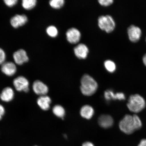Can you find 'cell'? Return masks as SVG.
<instances>
[{
	"label": "cell",
	"instance_id": "1",
	"mask_svg": "<svg viewBox=\"0 0 146 146\" xmlns=\"http://www.w3.org/2000/svg\"><path fill=\"white\" fill-rule=\"evenodd\" d=\"M98 88V83L90 76L86 74L82 77L80 89L84 95L92 96L96 92Z\"/></svg>",
	"mask_w": 146,
	"mask_h": 146
},
{
	"label": "cell",
	"instance_id": "2",
	"mask_svg": "<svg viewBox=\"0 0 146 146\" xmlns=\"http://www.w3.org/2000/svg\"><path fill=\"white\" fill-rule=\"evenodd\" d=\"M127 106L131 112L137 113L143 110L146 106L145 100L139 94L131 95L129 98Z\"/></svg>",
	"mask_w": 146,
	"mask_h": 146
},
{
	"label": "cell",
	"instance_id": "3",
	"mask_svg": "<svg viewBox=\"0 0 146 146\" xmlns=\"http://www.w3.org/2000/svg\"><path fill=\"white\" fill-rule=\"evenodd\" d=\"M119 127L122 132L128 135L132 134L136 131L133 115H126L120 121Z\"/></svg>",
	"mask_w": 146,
	"mask_h": 146
},
{
	"label": "cell",
	"instance_id": "4",
	"mask_svg": "<svg viewBox=\"0 0 146 146\" xmlns=\"http://www.w3.org/2000/svg\"><path fill=\"white\" fill-rule=\"evenodd\" d=\"M98 25L102 30L109 33L114 30L115 24L112 17L107 15L100 16L98 19Z\"/></svg>",
	"mask_w": 146,
	"mask_h": 146
},
{
	"label": "cell",
	"instance_id": "5",
	"mask_svg": "<svg viewBox=\"0 0 146 146\" xmlns=\"http://www.w3.org/2000/svg\"><path fill=\"white\" fill-rule=\"evenodd\" d=\"M29 82L26 78L19 76L15 79L13 85L16 90L19 91H23L28 92L29 91Z\"/></svg>",
	"mask_w": 146,
	"mask_h": 146
},
{
	"label": "cell",
	"instance_id": "6",
	"mask_svg": "<svg viewBox=\"0 0 146 146\" xmlns=\"http://www.w3.org/2000/svg\"><path fill=\"white\" fill-rule=\"evenodd\" d=\"M129 39L134 42L139 40L141 35V31L139 27L131 25L127 29Z\"/></svg>",
	"mask_w": 146,
	"mask_h": 146
},
{
	"label": "cell",
	"instance_id": "7",
	"mask_svg": "<svg viewBox=\"0 0 146 146\" xmlns=\"http://www.w3.org/2000/svg\"><path fill=\"white\" fill-rule=\"evenodd\" d=\"M67 40L72 44H76L79 41L81 34L79 30L75 28L69 29L66 33Z\"/></svg>",
	"mask_w": 146,
	"mask_h": 146
},
{
	"label": "cell",
	"instance_id": "8",
	"mask_svg": "<svg viewBox=\"0 0 146 146\" xmlns=\"http://www.w3.org/2000/svg\"><path fill=\"white\" fill-rule=\"evenodd\" d=\"M13 57L15 62L19 65L27 62L29 60L26 51L23 49H20L15 52Z\"/></svg>",
	"mask_w": 146,
	"mask_h": 146
},
{
	"label": "cell",
	"instance_id": "9",
	"mask_svg": "<svg viewBox=\"0 0 146 146\" xmlns=\"http://www.w3.org/2000/svg\"><path fill=\"white\" fill-rule=\"evenodd\" d=\"M33 88L36 94L40 96L46 95L48 91V88L47 86L39 80L34 82Z\"/></svg>",
	"mask_w": 146,
	"mask_h": 146
},
{
	"label": "cell",
	"instance_id": "10",
	"mask_svg": "<svg viewBox=\"0 0 146 146\" xmlns=\"http://www.w3.org/2000/svg\"><path fill=\"white\" fill-rule=\"evenodd\" d=\"M27 20V16L25 15H16L11 19V24L14 28H17L25 25Z\"/></svg>",
	"mask_w": 146,
	"mask_h": 146
},
{
	"label": "cell",
	"instance_id": "11",
	"mask_svg": "<svg viewBox=\"0 0 146 146\" xmlns=\"http://www.w3.org/2000/svg\"><path fill=\"white\" fill-rule=\"evenodd\" d=\"M74 52L77 57L81 59H84L87 57L89 52L88 48L83 44H80L75 47Z\"/></svg>",
	"mask_w": 146,
	"mask_h": 146
},
{
	"label": "cell",
	"instance_id": "12",
	"mask_svg": "<svg viewBox=\"0 0 146 146\" xmlns=\"http://www.w3.org/2000/svg\"><path fill=\"white\" fill-rule=\"evenodd\" d=\"M1 70L6 75L12 76L15 74L17 68L15 65L12 62H7L2 65Z\"/></svg>",
	"mask_w": 146,
	"mask_h": 146
},
{
	"label": "cell",
	"instance_id": "13",
	"mask_svg": "<svg viewBox=\"0 0 146 146\" xmlns=\"http://www.w3.org/2000/svg\"><path fill=\"white\" fill-rule=\"evenodd\" d=\"M114 121L112 117L108 115H102L98 119V123L100 127L107 129L111 127Z\"/></svg>",
	"mask_w": 146,
	"mask_h": 146
},
{
	"label": "cell",
	"instance_id": "14",
	"mask_svg": "<svg viewBox=\"0 0 146 146\" xmlns=\"http://www.w3.org/2000/svg\"><path fill=\"white\" fill-rule=\"evenodd\" d=\"M104 96L105 99L108 100H121L125 99V95L123 93L119 92L115 94L111 90H107L105 91Z\"/></svg>",
	"mask_w": 146,
	"mask_h": 146
},
{
	"label": "cell",
	"instance_id": "15",
	"mask_svg": "<svg viewBox=\"0 0 146 146\" xmlns=\"http://www.w3.org/2000/svg\"><path fill=\"white\" fill-rule=\"evenodd\" d=\"M14 92L12 88L10 87L5 88L3 89L0 95V98L3 101L9 102L13 99Z\"/></svg>",
	"mask_w": 146,
	"mask_h": 146
},
{
	"label": "cell",
	"instance_id": "16",
	"mask_svg": "<svg viewBox=\"0 0 146 146\" xmlns=\"http://www.w3.org/2000/svg\"><path fill=\"white\" fill-rule=\"evenodd\" d=\"M37 103L41 109L44 110H47L50 108L51 100L48 96H41L38 98Z\"/></svg>",
	"mask_w": 146,
	"mask_h": 146
},
{
	"label": "cell",
	"instance_id": "17",
	"mask_svg": "<svg viewBox=\"0 0 146 146\" xmlns=\"http://www.w3.org/2000/svg\"><path fill=\"white\" fill-rule=\"evenodd\" d=\"M94 113V109L89 105H85L82 107L80 110V114L82 117L89 119L92 117Z\"/></svg>",
	"mask_w": 146,
	"mask_h": 146
},
{
	"label": "cell",
	"instance_id": "18",
	"mask_svg": "<svg viewBox=\"0 0 146 146\" xmlns=\"http://www.w3.org/2000/svg\"><path fill=\"white\" fill-rule=\"evenodd\" d=\"M54 114L58 117L63 118L65 114V110L62 106L57 105L54 106L52 109Z\"/></svg>",
	"mask_w": 146,
	"mask_h": 146
},
{
	"label": "cell",
	"instance_id": "19",
	"mask_svg": "<svg viewBox=\"0 0 146 146\" xmlns=\"http://www.w3.org/2000/svg\"><path fill=\"white\" fill-rule=\"evenodd\" d=\"M36 3V0H23L22 5L25 9L30 10L35 7Z\"/></svg>",
	"mask_w": 146,
	"mask_h": 146
},
{
	"label": "cell",
	"instance_id": "20",
	"mask_svg": "<svg viewBox=\"0 0 146 146\" xmlns=\"http://www.w3.org/2000/svg\"><path fill=\"white\" fill-rule=\"evenodd\" d=\"M104 65L107 70L110 72H113L116 70V66L115 64L111 60H108L106 61L104 63Z\"/></svg>",
	"mask_w": 146,
	"mask_h": 146
},
{
	"label": "cell",
	"instance_id": "21",
	"mask_svg": "<svg viewBox=\"0 0 146 146\" xmlns=\"http://www.w3.org/2000/svg\"><path fill=\"white\" fill-rule=\"evenodd\" d=\"M64 0H51L49 3L52 8L58 9L61 8L64 3Z\"/></svg>",
	"mask_w": 146,
	"mask_h": 146
},
{
	"label": "cell",
	"instance_id": "22",
	"mask_svg": "<svg viewBox=\"0 0 146 146\" xmlns=\"http://www.w3.org/2000/svg\"><path fill=\"white\" fill-rule=\"evenodd\" d=\"M46 31L47 34L50 37L54 38L58 35V32L57 28L52 25L47 27Z\"/></svg>",
	"mask_w": 146,
	"mask_h": 146
},
{
	"label": "cell",
	"instance_id": "23",
	"mask_svg": "<svg viewBox=\"0 0 146 146\" xmlns=\"http://www.w3.org/2000/svg\"><path fill=\"white\" fill-rule=\"evenodd\" d=\"M133 116L134 119L136 130V131L139 130L141 128L142 125L141 120L137 115L134 114Z\"/></svg>",
	"mask_w": 146,
	"mask_h": 146
},
{
	"label": "cell",
	"instance_id": "24",
	"mask_svg": "<svg viewBox=\"0 0 146 146\" xmlns=\"http://www.w3.org/2000/svg\"><path fill=\"white\" fill-rule=\"evenodd\" d=\"M6 59V54L4 51L0 48V65H3Z\"/></svg>",
	"mask_w": 146,
	"mask_h": 146
},
{
	"label": "cell",
	"instance_id": "25",
	"mask_svg": "<svg viewBox=\"0 0 146 146\" xmlns=\"http://www.w3.org/2000/svg\"><path fill=\"white\" fill-rule=\"evenodd\" d=\"M5 4L9 7H11L16 5L17 3V0H5Z\"/></svg>",
	"mask_w": 146,
	"mask_h": 146
},
{
	"label": "cell",
	"instance_id": "26",
	"mask_svg": "<svg viewBox=\"0 0 146 146\" xmlns=\"http://www.w3.org/2000/svg\"><path fill=\"white\" fill-rule=\"evenodd\" d=\"M100 4L104 6H108L113 3V0H99L98 1Z\"/></svg>",
	"mask_w": 146,
	"mask_h": 146
},
{
	"label": "cell",
	"instance_id": "27",
	"mask_svg": "<svg viewBox=\"0 0 146 146\" xmlns=\"http://www.w3.org/2000/svg\"><path fill=\"white\" fill-rule=\"evenodd\" d=\"M5 113V110L3 106L0 104V120L2 118Z\"/></svg>",
	"mask_w": 146,
	"mask_h": 146
},
{
	"label": "cell",
	"instance_id": "28",
	"mask_svg": "<svg viewBox=\"0 0 146 146\" xmlns=\"http://www.w3.org/2000/svg\"><path fill=\"white\" fill-rule=\"evenodd\" d=\"M138 146H146V139H142Z\"/></svg>",
	"mask_w": 146,
	"mask_h": 146
},
{
	"label": "cell",
	"instance_id": "29",
	"mask_svg": "<svg viewBox=\"0 0 146 146\" xmlns=\"http://www.w3.org/2000/svg\"><path fill=\"white\" fill-rule=\"evenodd\" d=\"M82 146H94V145L90 142H86L83 143Z\"/></svg>",
	"mask_w": 146,
	"mask_h": 146
},
{
	"label": "cell",
	"instance_id": "30",
	"mask_svg": "<svg viewBox=\"0 0 146 146\" xmlns=\"http://www.w3.org/2000/svg\"><path fill=\"white\" fill-rule=\"evenodd\" d=\"M143 61L144 64H145L146 66V54H145L143 56Z\"/></svg>",
	"mask_w": 146,
	"mask_h": 146
},
{
	"label": "cell",
	"instance_id": "31",
	"mask_svg": "<svg viewBox=\"0 0 146 146\" xmlns=\"http://www.w3.org/2000/svg\"></svg>",
	"mask_w": 146,
	"mask_h": 146
},
{
	"label": "cell",
	"instance_id": "32",
	"mask_svg": "<svg viewBox=\"0 0 146 146\" xmlns=\"http://www.w3.org/2000/svg\"></svg>",
	"mask_w": 146,
	"mask_h": 146
}]
</instances>
